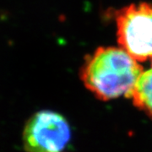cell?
<instances>
[{"label":"cell","instance_id":"6da1fadb","mask_svg":"<svg viewBox=\"0 0 152 152\" xmlns=\"http://www.w3.org/2000/svg\"><path fill=\"white\" fill-rule=\"evenodd\" d=\"M143 68L121 48L101 47L87 57L80 78L98 99L109 101L130 97Z\"/></svg>","mask_w":152,"mask_h":152},{"label":"cell","instance_id":"7a4b0ae2","mask_svg":"<svg viewBox=\"0 0 152 152\" xmlns=\"http://www.w3.org/2000/svg\"><path fill=\"white\" fill-rule=\"evenodd\" d=\"M119 48L138 62L152 59V4L140 2L116 11Z\"/></svg>","mask_w":152,"mask_h":152},{"label":"cell","instance_id":"3957f363","mask_svg":"<svg viewBox=\"0 0 152 152\" xmlns=\"http://www.w3.org/2000/svg\"><path fill=\"white\" fill-rule=\"evenodd\" d=\"M70 137L67 120L55 112L43 110L28 120L22 140L26 152H62Z\"/></svg>","mask_w":152,"mask_h":152},{"label":"cell","instance_id":"277c9868","mask_svg":"<svg viewBox=\"0 0 152 152\" xmlns=\"http://www.w3.org/2000/svg\"><path fill=\"white\" fill-rule=\"evenodd\" d=\"M131 98L137 108L152 118V59L150 69L140 76Z\"/></svg>","mask_w":152,"mask_h":152}]
</instances>
